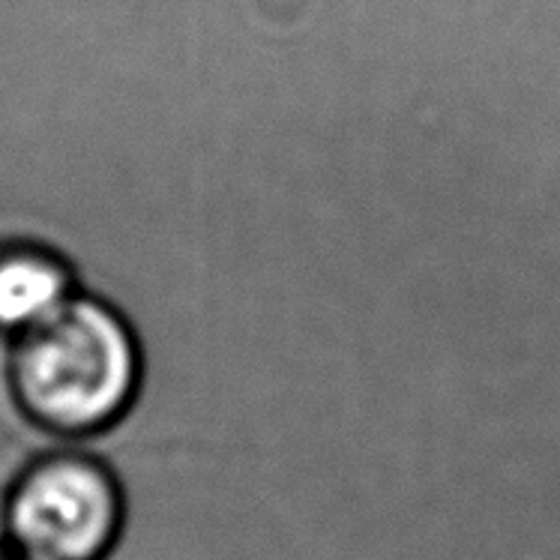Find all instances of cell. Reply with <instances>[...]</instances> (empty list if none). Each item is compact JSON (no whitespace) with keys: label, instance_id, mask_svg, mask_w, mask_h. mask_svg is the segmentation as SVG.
Listing matches in <instances>:
<instances>
[{"label":"cell","instance_id":"4","mask_svg":"<svg viewBox=\"0 0 560 560\" xmlns=\"http://www.w3.org/2000/svg\"><path fill=\"white\" fill-rule=\"evenodd\" d=\"M0 560H34V558H27V555H22V551H12V549H0Z\"/></svg>","mask_w":560,"mask_h":560},{"label":"cell","instance_id":"2","mask_svg":"<svg viewBox=\"0 0 560 560\" xmlns=\"http://www.w3.org/2000/svg\"><path fill=\"white\" fill-rule=\"evenodd\" d=\"M124 522L126 498L117 477L79 450L27 462L0 503L3 546L34 560H105Z\"/></svg>","mask_w":560,"mask_h":560},{"label":"cell","instance_id":"3","mask_svg":"<svg viewBox=\"0 0 560 560\" xmlns=\"http://www.w3.org/2000/svg\"><path fill=\"white\" fill-rule=\"evenodd\" d=\"M72 300V276L39 249L0 252V330L27 332Z\"/></svg>","mask_w":560,"mask_h":560},{"label":"cell","instance_id":"1","mask_svg":"<svg viewBox=\"0 0 560 560\" xmlns=\"http://www.w3.org/2000/svg\"><path fill=\"white\" fill-rule=\"evenodd\" d=\"M138 384L136 336L100 300L72 298L55 318L15 336L12 401L48 435L91 438L112 429L129 411Z\"/></svg>","mask_w":560,"mask_h":560}]
</instances>
